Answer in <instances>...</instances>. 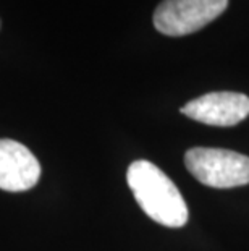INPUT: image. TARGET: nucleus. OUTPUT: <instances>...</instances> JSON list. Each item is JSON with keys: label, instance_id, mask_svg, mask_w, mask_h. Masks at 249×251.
<instances>
[{"label": "nucleus", "instance_id": "5", "mask_svg": "<svg viewBox=\"0 0 249 251\" xmlns=\"http://www.w3.org/2000/svg\"><path fill=\"white\" fill-rule=\"evenodd\" d=\"M41 178V164L28 148L13 140H0V190L26 191Z\"/></svg>", "mask_w": 249, "mask_h": 251}, {"label": "nucleus", "instance_id": "3", "mask_svg": "<svg viewBox=\"0 0 249 251\" xmlns=\"http://www.w3.org/2000/svg\"><path fill=\"white\" fill-rule=\"evenodd\" d=\"M226 7L228 0H162L154 12V26L165 36H186L203 29Z\"/></svg>", "mask_w": 249, "mask_h": 251}, {"label": "nucleus", "instance_id": "4", "mask_svg": "<svg viewBox=\"0 0 249 251\" xmlns=\"http://www.w3.org/2000/svg\"><path fill=\"white\" fill-rule=\"evenodd\" d=\"M181 114L205 125L233 126L249 115V98L230 91L207 93L183 105Z\"/></svg>", "mask_w": 249, "mask_h": 251}, {"label": "nucleus", "instance_id": "2", "mask_svg": "<svg viewBox=\"0 0 249 251\" xmlns=\"http://www.w3.org/2000/svg\"><path fill=\"white\" fill-rule=\"evenodd\" d=\"M184 165L193 177L210 188H235L249 183V157L217 148H191Z\"/></svg>", "mask_w": 249, "mask_h": 251}, {"label": "nucleus", "instance_id": "1", "mask_svg": "<svg viewBox=\"0 0 249 251\" xmlns=\"http://www.w3.org/2000/svg\"><path fill=\"white\" fill-rule=\"evenodd\" d=\"M142 211L160 226L183 227L188 222V206L175 183L149 161H135L126 174Z\"/></svg>", "mask_w": 249, "mask_h": 251}, {"label": "nucleus", "instance_id": "6", "mask_svg": "<svg viewBox=\"0 0 249 251\" xmlns=\"http://www.w3.org/2000/svg\"><path fill=\"white\" fill-rule=\"evenodd\" d=\"M0 25H2V23H0Z\"/></svg>", "mask_w": 249, "mask_h": 251}]
</instances>
